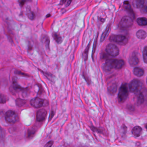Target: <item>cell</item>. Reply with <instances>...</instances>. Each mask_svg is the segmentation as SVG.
<instances>
[{
	"label": "cell",
	"mask_w": 147,
	"mask_h": 147,
	"mask_svg": "<svg viewBox=\"0 0 147 147\" xmlns=\"http://www.w3.org/2000/svg\"><path fill=\"white\" fill-rule=\"evenodd\" d=\"M146 83H147V80H146Z\"/></svg>",
	"instance_id": "74e56055"
},
{
	"label": "cell",
	"mask_w": 147,
	"mask_h": 147,
	"mask_svg": "<svg viewBox=\"0 0 147 147\" xmlns=\"http://www.w3.org/2000/svg\"><path fill=\"white\" fill-rule=\"evenodd\" d=\"M41 41L46 49L50 50V38L47 35H42L41 37Z\"/></svg>",
	"instance_id": "4fadbf2b"
},
{
	"label": "cell",
	"mask_w": 147,
	"mask_h": 147,
	"mask_svg": "<svg viewBox=\"0 0 147 147\" xmlns=\"http://www.w3.org/2000/svg\"><path fill=\"white\" fill-rule=\"evenodd\" d=\"M91 41H92V40H91V41L89 42V45L87 46L86 48H85V50L84 51L83 53V58L84 60L85 61H87V59H88L89 50L90 47Z\"/></svg>",
	"instance_id": "44dd1931"
},
{
	"label": "cell",
	"mask_w": 147,
	"mask_h": 147,
	"mask_svg": "<svg viewBox=\"0 0 147 147\" xmlns=\"http://www.w3.org/2000/svg\"><path fill=\"white\" fill-rule=\"evenodd\" d=\"M32 106L38 109L41 107H45L49 104V102L46 99H42L39 97L34 98L30 101Z\"/></svg>",
	"instance_id": "5b68a950"
},
{
	"label": "cell",
	"mask_w": 147,
	"mask_h": 147,
	"mask_svg": "<svg viewBox=\"0 0 147 147\" xmlns=\"http://www.w3.org/2000/svg\"><path fill=\"white\" fill-rule=\"evenodd\" d=\"M146 129H147V125H146Z\"/></svg>",
	"instance_id": "8d00e7d4"
},
{
	"label": "cell",
	"mask_w": 147,
	"mask_h": 147,
	"mask_svg": "<svg viewBox=\"0 0 147 147\" xmlns=\"http://www.w3.org/2000/svg\"><path fill=\"white\" fill-rule=\"evenodd\" d=\"M136 36L140 39H144L146 38L147 34L144 30H140L136 32Z\"/></svg>",
	"instance_id": "d6986e66"
},
{
	"label": "cell",
	"mask_w": 147,
	"mask_h": 147,
	"mask_svg": "<svg viewBox=\"0 0 147 147\" xmlns=\"http://www.w3.org/2000/svg\"><path fill=\"white\" fill-rule=\"evenodd\" d=\"M5 118L6 121L10 124H14L18 121L19 120L18 114L12 110H9L5 115Z\"/></svg>",
	"instance_id": "277c9868"
},
{
	"label": "cell",
	"mask_w": 147,
	"mask_h": 147,
	"mask_svg": "<svg viewBox=\"0 0 147 147\" xmlns=\"http://www.w3.org/2000/svg\"><path fill=\"white\" fill-rule=\"evenodd\" d=\"M142 83L138 79H134L131 81L129 85V90L132 92H135L139 91L141 87Z\"/></svg>",
	"instance_id": "ba28073f"
},
{
	"label": "cell",
	"mask_w": 147,
	"mask_h": 147,
	"mask_svg": "<svg viewBox=\"0 0 147 147\" xmlns=\"http://www.w3.org/2000/svg\"><path fill=\"white\" fill-rule=\"evenodd\" d=\"M116 59H109L107 60L104 65V70L106 72H109L113 69H115Z\"/></svg>",
	"instance_id": "9c48e42d"
},
{
	"label": "cell",
	"mask_w": 147,
	"mask_h": 147,
	"mask_svg": "<svg viewBox=\"0 0 147 147\" xmlns=\"http://www.w3.org/2000/svg\"><path fill=\"white\" fill-rule=\"evenodd\" d=\"M137 22L140 26H146L147 25V19L145 17L138 18Z\"/></svg>",
	"instance_id": "7402d4cb"
},
{
	"label": "cell",
	"mask_w": 147,
	"mask_h": 147,
	"mask_svg": "<svg viewBox=\"0 0 147 147\" xmlns=\"http://www.w3.org/2000/svg\"><path fill=\"white\" fill-rule=\"evenodd\" d=\"M26 15L28 18L31 20H34L35 19V14L33 11L31 10V9L29 7H28L26 8Z\"/></svg>",
	"instance_id": "2e32d148"
},
{
	"label": "cell",
	"mask_w": 147,
	"mask_h": 147,
	"mask_svg": "<svg viewBox=\"0 0 147 147\" xmlns=\"http://www.w3.org/2000/svg\"><path fill=\"white\" fill-rule=\"evenodd\" d=\"M129 90L127 84L126 83L122 84L119 90L118 95V101L120 102H125L128 97Z\"/></svg>",
	"instance_id": "6da1fadb"
},
{
	"label": "cell",
	"mask_w": 147,
	"mask_h": 147,
	"mask_svg": "<svg viewBox=\"0 0 147 147\" xmlns=\"http://www.w3.org/2000/svg\"><path fill=\"white\" fill-rule=\"evenodd\" d=\"M73 0H60V5L67 7L70 6Z\"/></svg>",
	"instance_id": "d4e9b609"
},
{
	"label": "cell",
	"mask_w": 147,
	"mask_h": 147,
	"mask_svg": "<svg viewBox=\"0 0 147 147\" xmlns=\"http://www.w3.org/2000/svg\"><path fill=\"white\" fill-rule=\"evenodd\" d=\"M54 112L53 111H51L50 113V117H49V121L51 120L52 118L54 116Z\"/></svg>",
	"instance_id": "e575fe53"
},
{
	"label": "cell",
	"mask_w": 147,
	"mask_h": 147,
	"mask_svg": "<svg viewBox=\"0 0 147 147\" xmlns=\"http://www.w3.org/2000/svg\"><path fill=\"white\" fill-rule=\"evenodd\" d=\"M110 40L111 42L116 43L121 46L126 45L128 42V40L126 36L115 34H113L110 36Z\"/></svg>",
	"instance_id": "3957f363"
},
{
	"label": "cell",
	"mask_w": 147,
	"mask_h": 147,
	"mask_svg": "<svg viewBox=\"0 0 147 147\" xmlns=\"http://www.w3.org/2000/svg\"><path fill=\"white\" fill-rule=\"evenodd\" d=\"M54 40L58 44H61L62 42V38L61 36L58 33L53 32L52 34Z\"/></svg>",
	"instance_id": "ffe728a7"
},
{
	"label": "cell",
	"mask_w": 147,
	"mask_h": 147,
	"mask_svg": "<svg viewBox=\"0 0 147 147\" xmlns=\"http://www.w3.org/2000/svg\"><path fill=\"white\" fill-rule=\"evenodd\" d=\"M133 21L130 16H124L120 21L119 28L122 30L129 29L133 26Z\"/></svg>",
	"instance_id": "7a4b0ae2"
},
{
	"label": "cell",
	"mask_w": 147,
	"mask_h": 147,
	"mask_svg": "<svg viewBox=\"0 0 147 147\" xmlns=\"http://www.w3.org/2000/svg\"><path fill=\"white\" fill-rule=\"evenodd\" d=\"M117 86L116 83H112L109 84L108 86V90L111 95H114L117 91Z\"/></svg>",
	"instance_id": "5bb4252c"
},
{
	"label": "cell",
	"mask_w": 147,
	"mask_h": 147,
	"mask_svg": "<svg viewBox=\"0 0 147 147\" xmlns=\"http://www.w3.org/2000/svg\"><path fill=\"white\" fill-rule=\"evenodd\" d=\"M143 57L144 62L147 64V46L145 47L143 51Z\"/></svg>",
	"instance_id": "83f0119b"
},
{
	"label": "cell",
	"mask_w": 147,
	"mask_h": 147,
	"mask_svg": "<svg viewBox=\"0 0 147 147\" xmlns=\"http://www.w3.org/2000/svg\"><path fill=\"white\" fill-rule=\"evenodd\" d=\"M142 132V129L141 127L140 126H135L132 130L133 135L136 137H139L141 135Z\"/></svg>",
	"instance_id": "9a60e30c"
},
{
	"label": "cell",
	"mask_w": 147,
	"mask_h": 147,
	"mask_svg": "<svg viewBox=\"0 0 147 147\" xmlns=\"http://www.w3.org/2000/svg\"><path fill=\"white\" fill-rule=\"evenodd\" d=\"M16 74H17V75H20V76H25V77H29V75L28 74H26L23 73V72H22V71H20L17 70L15 72Z\"/></svg>",
	"instance_id": "4dcf8cb0"
},
{
	"label": "cell",
	"mask_w": 147,
	"mask_h": 147,
	"mask_svg": "<svg viewBox=\"0 0 147 147\" xmlns=\"http://www.w3.org/2000/svg\"><path fill=\"white\" fill-rule=\"evenodd\" d=\"M98 34L97 35L96 38L95 40V42H94V46H93V51H92V57L93 59H94V54H95V52H96V48L97 47V45L98 38Z\"/></svg>",
	"instance_id": "f1b7e54d"
},
{
	"label": "cell",
	"mask_w": 147,
	"mask_h": 147,
	"mask_svg": "<svg viewBox=\"0 0 147 147\" xmlns=\"http://www.w3.org/2000/svg\"><path fill=\"white\" fill-rule=\"evenodd\" d=\"M135 103L138 105H141L142 104L145 100L144 95L140 91L135 92Z\"/></svg>",
	"instance_id": "7c38bea8"
},
{
	"label": "cell",
	"mask_w": 147,
	"mask_h": 147,
	"mask_svg": "<svg viewBox=\"0 0 147 147\" xmlns=\"http://www.w3.org/2000/svg\"><path fill=\"white\" fill-rule=\"evenodd\" d=\"M83 77L85 79L86 81H87V82L88 84H90V80H89V77H88V76H87V74H86V73H85V72H84V71L83 72Z\"/></svg>",
	"instance_id": "1f68e13d"
},
{
	"label": "cell",
	"mask_w": 147,
	"mask_h": 147,
	"mask_svg": "<svg viewBox=\"0 0 147 147\" xmlns=\"http://www.w3.org/2000/svg\"><path fill=\"white\" fill-rule=\"evenodd\" d=\"M35 134V131L34 130H33V129L28 130L27 133L28 137H32V136H33Z\"/></svg>",
	"instance_id": "d6a6232c"
},
{
	"label": "cell",
	"mask_w": 147,
	"mask_h": 147,
	"mask_svg": "<svg viewBox=\"0 0 147 147\" xmlns=\"http://www.w3.org/2000/svg\"><path fill=\"white\" fill-rule=\"evenodd\" d=\"M47 115V112L44 109L39 110L36 114V120L38 122H41L45 120Z\"/></svg>",
	"instance_id": "8fae6325"
},
{
	"label": "cell",
	"mask_w": 147,
	"mask_h": 147,
	"mask_svg": "<svg viewBox=\"0 0 147 147\" xmlns=\"http://www.w3.org/2000/svg\"><path fill=\"white\" fill-rule=\"evenodd\" d=\"M106 51L109 55L114 57L118 56L120 53L118 47L113 44H109L107 46Z\"/></svg>",
	"instance_id": "52a82bcc"
},
{
	"label": "cell",
	"mask_w": 147,
	"mask_h": 147,
	"mask_svg": "<svg viewBox=\"0 0 147 147\" xmlns=\"http://www.w3.org/2000/svg\"><path fill=\"white\" fill-rule=\"evenodd\" d=\"M125 65V61L123 59H116L115 69L119 70L122 69Z\"/></svg>",
	"instance_id": "ac0fdd59"
},
{
	"label": "cell",
	"mask_w": 147,
	"mask_h": 147,
	"mask_svg": "<svg viewBox=\"0 0 147 147\" xmlns=\"http://www.w3.org/2000/svg\"><path fill=\"white\" fill-rule=\"evenodd\" d=\"M129 63L131 66H135L139 64L140 63V59L138 57L137 53L136 52H133L131 56L129 57Z\"/></svg>",
	"instance_id": "30bf717a"
},
{
	"label": "cell",
	"mask_w": 147,
	"mask_h": 147,
	"mask_svg": "<svg viewBox=\"0 0 147 147\" xmlns=\"http://www.w3.org/2000/svg\"><path fill=\"white\" fill-rule=\"evenodd\" d=\"M133 5L135 8L140 9L142 13H147V0H133Z\"/></svg>",
	"instance_id": "8992f818"
},
{
	"label": "cell",
	"mask_w": 147,
	"mask_h": 147,
	"mask_svg": "<svg viewBox=\"0 0 147 147\" xmlns=\"http://www.w3.org/2000/svg\"><path fill=\"white\" fill-rule=\"evenodd\" d=\"M110 27V25H108L107 26V27L106 28L104 32L102 34V36H101V39H100V41L101 42H103L105 40V38L107 37V35H108V33L109 32Z\"/></svg>",
	"instance_id": "603a6c76"
},
{
	"label": "cell",
	"mask_w": 147,
	"mask_h": 147,
	"mask_svg": "<svg viewBox=\"0 0 147 147\" xmlns=\"http://www.w3.org/2000/svg\"><path fill=\"white\" fill-rule=\"evenodd\" d=\"M51 15L50 14H49L47 15L46 16L47 18V17H49V16H51Z\"/></svg>",
	"instance_id": "d590c367"
},
{
	"label": "cell",
	"mask_w": 147,
	"mask_h": 147,
	"mask_svg": "<svg viewBox=\"0 0 147 147\" xmlns=\"http://www.w3.org/2000/svg\"><path fill=\"white\" fill-rule=\"evenodd\" d=\"M133 73L135 75L139 77H141L143 76L145 73L144 69L142 68L136 67L133 70Z\"/></svg>",
	"instance_id": "e0dca14e"
},
{
	"label": "cell",
	"mask_w": 147,
	"mask_h": 147,
	"mask_svg": "<svg viewBox=\"0 0 147 147\" xmlns=\"http://www.w3.org/2000/svg\"><path fill=\"white\" fill-rule=\"evenodd\" d=\"M26 103V100H24V99H21V98H17L16 100V104L17 106L19 107H22L24 106Z\"/></svg>",
	"instance_id": "cb8c5ba5"
},
{
	"label": "cell",
	"mask_w": 147,
	"mask_h": 147,
	"mask_svg": "<svg viewBox=\"0 0 147 147\" xmlns=\"http://www.w3.org/2000/svg\"><path fill=\"white\" fill-rule=\"evenodd\" d=\"M14 89L16 91H20L22 90H24L25 89L24 88H22L21 86H19V85L17 84V83L16 82H14Z\"/></svg>",
	"instance_id": "4316f807"
},
{
	"label": "cell",
	"mask_w": 147,
	"mask_h": 147,
	"mask_svg": "<svg viewBox=\"0 0 147 147\" xmlns=\"http://www.w3.org/2000/svg\"><path fill=\"white\" fill-rule=\"evenodd\" d=\"M32 0H19V3L20 6L22 7L26 2H30Z\"/></svg>",
	"instance_id": "f546056e"
},
{
	"label": "cell",
	"mask_w": 147,
	"mask_h": 147,
	"mask_svg": "<svg viewBox=\"0 0 147 147\" xmlns=\"http://www.w3.org/2000/svg\"><path fill=\"white\" fill-rule=\"evenodd\" d=\"M53 141H51L47 142V143L45 145V147H51L53 145Z\"/></svg>",
	"instance_id": "836d02e7"
},
{
	"label": "cell",
	"mask_w": 147,
	"mask_h": 147,
	"mask_svg": "<svg viewBox=\"0 0 147 147\" xmlns=\"http://www.w3.org/2000/svg\"><path fill=\"white\" fill-rule=\"evenodd\" d=\"M8 101V98L4 94H1V103H5Z\"/></svg>",
	"instance_id": "484cf974"
}]
</instances>
